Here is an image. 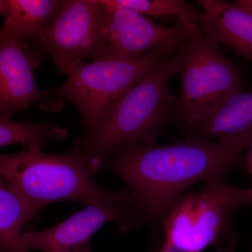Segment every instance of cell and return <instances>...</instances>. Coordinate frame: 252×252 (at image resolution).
Here are the masks:
<instances>
[{"instance_id":"6da1fadb","label":"cell","mask_w":252,"mask_h":252,"mask_svg":"<svg viewBox=\"0 0 252 252\" xmlns=\"http://www.w3.org/2000/svg\"><path fill=\"white\" fill-rule=\"evenodd\" d=\"M243 152L195 138L164 145L131 142L119 146L102 169L125 182L142 220L155 224L189 187L224 180Z\"/></svg>"},{"instance_id":"7a4b0ae2","label":"cell","mask_w":252,"mask_h":252,"mask_svg":"<svg viewBox=\"0 0 252 252\" xmlns=\"http://www.w3.org/2000/svg\"><path fill=\"white\" fill-rule=\"evenodd\" d=\"M179 50L151 68L98 130L74 142L94 174L119 146L131 142L154 144L167 124L175 120L177 98L170 94L169 81L178 71Z\"/></svg>"},{"instance_id":"3957f363","label":"cell","mask_w":252,"mask_h":252,"mask_svg":"<svg viewBox=\"0 0 252 252\" xmlns=\"http://www.w3.org/2000/svg\"><path fill=\"white\" fill-rule=\"evenodd\" d=\"M0 173L22 194L35 216L55 202L74 200L87 205L132 203L130 191L112 192L99 187L77 147L63 154L39 149L0 156Z\"/></svg>"},{"instance_id":"277c9868","label":"cell","mask_w":252,"mask_h":252,"mask_svg":"<svg viewBox=\"0 0 252 252\" xmlns=\"http://www.w3.org/2000/svg\"><path fill=\"white\" fill-rule=\"evenodd\" d=\"M251 203L252 189L238 188L224 180L182 195L162 220L165 243L159 252H202L228 235L234 238L233 217Z\"/></svg>"},{"instance_id":"5b68a950","label":"cell","mask_w":252,"mask_h":252,"mask_svg":"<svg viewBox=\"0 0 252 252\" xmlns=\"http://www.w3.org/2000/svg\"><path fill=\"white\" fill-rule=\"evenodd\" d=\"M178 59L181 89L175 121L180 127L198 122L243 90L240 69L201 29L189 32L179 50Z\"/></svg>"},{"instance_id":"8992f818","label":"cell","mask_w":252,"mask_h":252,"mask_svg":"<svg viewBox=\"0 0 252 252\" xmlns=\"http://www.w3.org/2000/svg\"><path fill=\"white\" fill-rule=\"evenodd\" d=\"M180 47L158 48L134 61L81 63L66 74L67 79L58 91L64 100L77 107L86 136L90 135L151 68Z\"/></svg>"},{"instance_id":"52a82bcc","label":"cell","mask_w":252,"mask_h":252,"mask_svg":"<svg viewBox=\"0 0 252 252\" xmlns=\"http://www.w3.org/2000/svg\"><path fill=\"white\" fill-rule=\"evenodd\" d=\"M107 18L101 0H65L47 27L28 38L67 74L86 60L102 61L107 41Z\"/></svg>"},{"instance_id":"ba28073f","label":"cell","mask_w":252,"mask_h":252,"mask_svg":"<svg viewBox=\"0 0 252 252\" xmlns=\"http://www.w3.org/2000/svg\"><path fill=\"white\" fill-rule=\"evenodd\" d=\"M41 58L26 39L0 40V118L11 119L16 112L36 104L43 110L57 112L64 99L58 89L43 91L34 77Z\"/></svg>"},{"instance_id":"9c48e42d","label":"cell","mask_w":252,"mask_h":252,"mask_svg":"<svg viewBox=\"0 0 252 252\" xmlns=\"http://www.w3.org/2000/svg\"><path fill=\"white\" fill-rule=\"evenodd\" d=\"M142 217L132 203L94 204L69 217L64 221L41 231L24 233L22 252H79L99 228L117 221L122 230L137 228Z\"/></svg>"},{"instance_id":"30bf717a","label":"cell","mask_w":252,"mask_h":252,"mask_svg":"<svg viewBox=\"0 0 252 252\" xmlns=\"http://www.w3.org/2000/svg\"><path fill=\"white\" fill-rule=\"evenodd\" d=\"M101 1L105 9L107 28L102 61H134L158 48L180 47L188 35L189 31L180 23L167 27L114 0Z\"/></svg>"},{"instance_id":"8fae6325","label":"cell","mask_w":252,"mask_h":252,"mask_svg":"<svg viewBox=\"0 0 252 252\" xmlns=\"http://www.w3.org/2000/svg\"><path fill=\"white\" fill-rule=\"evenodd\" d=\"M187 138L243 151L252 147V91H238L198 122L181 127Z\"/></svg>"},{"instance_id":"7c38bea8","label":"cell","mask_w":252,"mask_h":252,"mask_svg":"<svg viewBox=\"0 0 252 252\" xmlns=\"http://www.w3.org/2000/svg\"><path fill=\"white\" fill-rule=\"evenodd\" d=\"M197 2L202 9L199 25L205 35L252 62V9L240 0Z\"/></svg>"},{"instance_id":"4fadbf2b","label":"cell","mask_w":252,"mask_h":252,"mask_svg":"<svg viewBox=\"0 0 252 252\" xmlns=\"http://www.w3.org/2000/svg\"><path fill=\"white\" fill-rule=\"evenodd\" d=\"M65 0H0L4 17L0 40L26 39L54 21Z\"/></svg>"},{"instance_id":"5bb4252c","label":"cell","mask_w":252,"mask_h":252,"mask_svg":"<svg viewBox=\"0 0 252 252\" xmlns=\"http://www.w3.org/2000/svg\"><path fill=\"white\" fill-rule=\"evenodd\" d=\"M35 217L22 194L4 177L0 179V243L1 252H22L23 227Z\"/></svg>"},{"instance_id":"9a60e30c","label":"cell","mask_w":252,"mask_h":252,"mask_svg":"<svg viewBox=\"0 0 252 252\" xmlns=\"http://www.w3.org/2000/svg\"><path fill=\"white\" fill-rule=\"evenodd\" d=\"M68 130L49 121L39 123L16 122L0 118V147L21 144L24 149L41 150L48 140H63Z\"/></svg>"},{"instance_id":"2e32d148","label":"cell","mask_w":252,"mask_h":252,"mask_svg":"<svg viewBox=\"0 0 252 252\" xmlns=\"http://www.w3.org/2000/svg\"><path fill=\"white\" fill-rule=\"evenodd\" d=\"M117 4L153 17H175L190 32L200 29V13L184 0H114Z\"/></svg>"},{"instance_id":"e0dca14e","label":"cell","mask_w":252,"mask_h":252,"mask_svg":"<svg viewBox=\"0 0 252 252\" xmlns=\"http://www.w3.org/2000/svg\"><path fill=\"white\" fill-rule=\"evenodd\" d=\"M248 166L250 168V171L251 172L252 175V147L251 151H250V155L248 157Z\"/></svg>"},{"instance_id":"ac0fdd59","label":"cell","mask_w":252,"mask_h":252,"mask_svg":"<svg viewBox=\"0 0 252 252\" xmlns=\"http://www.w3.org/2000/svg\"><path fill=\"white\" fill-rule=\"evenodd\" d=\"M243 4L246 5L252 9V0H240Z\"/></svg>"},{"instance_id":"d6986e66","label":"cell","mask_w":252,"mask_h":252,"mask_svg":"<svg viewBox=\"0 0 252 252\" xmlns=\"http://www.w3.org/2000/svg\"><path fill=\"white\" fill-rule=\"evenodd\" d=\"M79 252H91L90 251V245H89V244H86L85 246Z\"/></svg>"}]
</instances>
